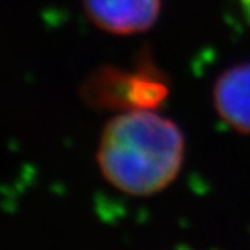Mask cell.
I'll return each mask as SVG.
<instances>
[{"label": "cell", "mask_w": 250, "mask_h": 250, "mask_svg": "<svg viewBox=\"0 0 250 250\" xmlns=\"http://www.w3.org/2000/svg\"><path fill=\"white\" fill-rule=\"evenodd\" d=\"M184 155L178 125L149 109H131L107 122L97 151L105 180L131 196H151L170 186Z\"/></svg>", "instance_id": "6da1fadb"}, {"label": "cell", "mask_w": 250, "mask_h": 250, "mask_svg": "<svg viewBox=\"0 0 250 250\" xmlns=\"http://www.w3.org/2000/svg\"><path fill=\"white\" fill-rule=\"evenodd\" d=\"M91 21L115 35H134L151 29L158 20L162 0H83Z\"/></svg>", "instance_id": "7a4b0ae2"}, {"label": "cell", "mask_w": 250, "mask_h": 250, "mask_svg": "<svg viewBox=\"0 0 250 250\" xmlns=\"http://www.w3.org/2000/svg\"><path fill=\"white\" fill-rule=\"evenodd\" d=\"M212 103L229 127L250 134V62L223 71L214 83Z\"/></svg>", "instance_id": "3957f363"}]
</instances>
